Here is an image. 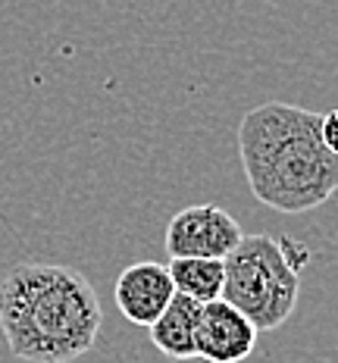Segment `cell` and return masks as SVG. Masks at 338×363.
<instances>
[{"label": "cell", "mask_w": 338, "mask_h": 363, "mask_svg": "<svg viewBox=\"0 0 338 363\" xmlns=\"http://www.w3.org/2000/svg\"><path fill=\"white\" fill-rule=\"evenodd\" d=\"M169 279L179 294L210 304L222 298V260H201V257H176L169 260Z\"/></svg>", "instance_id": "obj_8"}, {"label": "cell", "mask_w": 338, "mask_h": 363, "mask_svg": "<svg viewBox=\"0 0 338 363\" xmlns=\"http://www.w3.org/2000/svg\"><path fill=\"white\" fill-rule=\"evenodd\" d=\"M322 116L269 101L238 123V150L251 194L279 213H307L338 191V157L320 135Z\"/></svg>", "instance_id": "obj_2"}, {"label": "cell", "mask_w": 338, "mask_h": 363, "mask_svg": "<svg viewBox=\"0 0 338 363\" xmlns=\"http://www.w3.org/2000/svg\"><path fill=\"white\" fill-rule=\"evenodd\" d=\"M103 307L94 285L63 263H19L0 282V329L13 357L72 363L97 345Z\"/></svg>", "instance_id": "obj_1"}, {"label": "cell", "mask_w": 338, "mask_h": 363, "mask_svg": "<svg viewBox=\"0 0 338 363\" xmlns=\"http://www.w3.org/2000/svg\"><path fill=\"white\" fill-rule=\"evenodd\" d=\"M201 307L198 301L185 298V294H172L157 323L150 326V342L160 354H167L169 360H191L194 354V338H198V323H201Z\"/></svg>", "instance_id": "obj_7"}, {"label": "cell", "mask_w": 338, "mask_h": 363, "mask_svg": "<svg viewBox=\"0 0 338 363\" xmlns=\"http://www.w3.org/2000/svg\"><path fill=\"white\" fill-rule=\"evenodd\" d=\"M257 347V329L225 301H210L201 307L194 354L207 363H242Z\"/></svg>", "instance_id": "obj_5"}, {"label": "cell", "mask_w": 338, "mask_h": 363, "mask_svg": "<svg viewBox=\"0 0 338 363\" xmlns=\"http://www.w3.org/2000/svg\"><path fill=\"white\" fill-rule=\"evenodd\" d=\"M172 294H176V285L169 279V269L157 260H141L125 267L116 279V289H113L119 313L135 326H147V329L167 310Z\"/></svg>", "instance_id": "obj_6"}, {"label": "cell", "mask_w": 338, "mask_h": 363, "mask_svg": "<svg viewBox=\"0 0 338 363\" xmlns=\"http://www.w3.org/2000/svg\"><path fill=\"white\" fill-rule=\"evenodd\" d=\"M310 251L295 238L244 235L222 260V298L257 332L279 329L298 307L300 269Z\"/></svg>", "instance_id": "obj_3"}, {"label": "cell", "mask_w": 338, "mask_h": 363, "mask_svg": "<svg viewBox=\"0 0 338 363\" xmlns=\"http://www.w3.org/2000/svg\"><path fill=\"white\" fill-rule=\"evenodd\" d=\"M320 135H322V145L329 147V154L338 157V110L326 113L320 123Z\"/></svg>", "instance_id": "obj_9"}, {"label": "cell", "mask_w": 338, "mask_h": 363, "mask_svg": "<svg viewBox=\"0 0 338 363\" xmlns=\"http://www.w3.org/2000/svg\"><path fill=\"white\" fill-rule=\"evenodd\" d=\"M244 238L242 225L232 213L216 203H191L179 210L167 225V254L176 257H201V260H225Z\"/></svg>", "instance_id": "obj_4"}]
</instances>
